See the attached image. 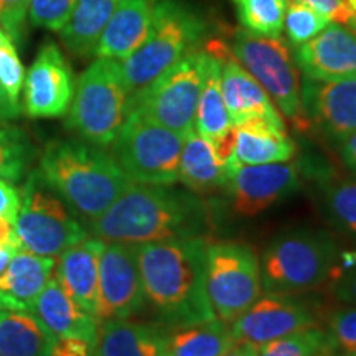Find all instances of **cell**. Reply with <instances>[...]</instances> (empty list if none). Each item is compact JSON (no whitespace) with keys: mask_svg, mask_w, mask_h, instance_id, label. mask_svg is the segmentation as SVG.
Wrapping results in <instances>:
<instances>
[{"mask_svg":"<svg viewBox=\"0 0 356 356\" xmlns=\"http://www.w3.org/2000/svg\"><path fill=\"white\" fill-rule=\"evenodd\" d=\"M300 186V163L277 162L234 168L226 190L239 216H257L296 193Z\"/></svg>","mask_w":356,"mask_h":356,"instance_id":"obj_14","label":"cell"},{"mask_svg":"<svg viewBox=\"0 0 356 356\" xmlns=\"http://www.w3.org/2000/svg\"><path fill=\"white\" fill-rule=\"evenodd\" d=\"M345 3L351 8V10L356 12V0H345Z\"/></svg>","mask_w":356,"mask_h":356,"instance_id":"obj_49","label":"cell"},{"mask_svg":"<svg viewBox=\"0 0 356 356\" xmlns=\"http://www.w3.org/2000/svg\"><path fill=\"white\" fill-rule=\"evenodd\" d=\"M145 307L136 246L106 243L99 257L97 287V322L111 318H131Z\"/></svg>","mask_w":356,"mask_h":356,"instance_id":"obj_12","label":"cell"},{"mask_svg":"<svg viewBox=\"0 0 356 356\" xmlns=\"http://www.w3.org/2000/svg\"><path fill=\"white\" fill-rule=\"evenodd\" d=\"M25 70L15 42L0 26V84L13 106L20 108V92L24 89Z\"/></svg>","mask_w":356,"mask_h":356,"instance_id":"obj_35","label":"cell"},{"mask_svg":"<svg viewBox=\"0 0 356 356\" xmlns=\"http://www.w3.org/2000/svg\"><path fill=\"white\" fill-rule=\"evenodd\" d=\"M38 170L74 215L88 221L99 218L134 184L113 155L83 139L51 140Z\"/></svg>","mask_w":356,"mask_h":356,"instance_id":"obj_3","label":"cell"},{"mask_svg":"<svg viewBox=\"0 0 356 356\" xmlns=\"http://www.w3.org/2000/svg\"><path fill=\"white\" fill-rule=\"evenodd\" d=\"M55 341L32 312L0 310V356H51Z\"/></svg>","mask_w":356,"mask_h":356,"instance_id":"obj_26","label":"cell"},{"mask_svg":"<svg viewBox=\"0 0 356 356\" xmlns=\"http://www.w3.org/2000/svg\"><path fill=\"white\" fill-rule=\"evenodd\" d=\"M13 229L22 249L44 257H58L88 238L74 211L44 181L38 168L26 177Z\"/></svg>","mask_w":356,"mask_h":356,"instance_id":"obj_7","label":"cell"},{"mask_svg":"<svg viewBox=\"0 0 356 356\" xmlns=\"http://www.w3.org/2000/svg\"><path fill=\"white\" fill-rule=\"evenodd\" d=\"M76 0H29V20L35 26L60 33L70 20Z\"/></svg>","mask_w":356,"mask_h":356,"instance_id":"obj_36","label":"cell"},{"mask_svg":"<svg viewBox=\"0 0 356 356\" xmlns=\"http://www.w3.org/2000/svg\"><path fill=\"white\" fill-rule=\"evenodd\" d=\"M233 56L264 88L275 108L291 119L293 126L297 129L310 126L302 108L296 58L284 40L239 30L233 40Z\"/></svg>","mask_w":356,"mask_h":356,"instance_id":"obj_10","label":"cell"},{"mask_svg":"<svg viewBox=\"0 0 356 356\" xmlns=\"http://www.w3.org/2000/svg\"><path fill=\"white\" fill-rule=\"evenodd\" d=\"M73 70L60 47L47 42L30 66L24 81L25 114L35 119L61 118L74 96Z\"/></svg>","mask_w":356,"mask_h":356,"instance_id":"obj_13","label":"cell"},{"mask_svg":"<svg viewBox=\"0 0 356 356\" xmlns=\"http://www.w3.org/2000/svg\"><path fill=\"white\" fill-rule=\"evenodd\" d=\"M106 243L97 238H84L63 251L55 267L58 280L76 304L95 315L99 287V257Z\"/></svg>","mask_w":356,"mask_h":356,"instance_id":"obj_20","label":"cell"},{"mask_svg":"<svg viewBox=\"0 0 356 356\" xmlns=\"http://www.w3.org/2000/svg\"><path fill=\"white\" fill-rule=\"evenodd\" d=\"M233 127L228 109L221 92V55L220 51H207L204 76L200 91L197 113H195L193 131L208 140H216Z\"/></svg>","mask_w":356,"mask_h":356,"instance_id":"obj_27","label":"cell"},{"mask_svg":"<svg viewBox=\"0 0 356 356\" xmlns=\"http://www.w3.org/2000/svg\"><path fill=\"white\" fill-rule=\"evenodd\" d=\"M207 25L197 12L178 0H159L154 6L150 32L126 60L119 61L129 97L155 81L160 74L195 50Z\"/></svg>","mask_w":356,"mask_h":356,"instance_id":"obj_4","label":"cell"},{"mask_svg":"<svg viewBox=\"0 0 356 356\" xmlns=\"http://www.w3.org/2000/svg\"><path fill=\"white\" fill-rule=\"evenodd\" d=\"M236 343L220 318L167 330V356H221Z\"/></svg>","mask_w":356,"mask_h":356,"instance_id":"obj_29","label":"cell"},{"mask_svg":"<svg viewBox=\"0 0 356 356\" xmlns=\"http://www.w3.org/2000/svg\"><path fill=\"white\" fill-rule=\"evenodd\" d=\"M220 55L222 101L233 126L256 118L284 122L280 111L251 73L234 56H225L222 51Z\"/></svg>","mask_w":356,"mask_h":356,"instance_id":"obj_19","label":"cell"},{"mask_svg":"<svg viewBox=\"0 0 356 356\" xmlns=\"http://www.w3.org/2000/svg\"><path fill=\"white\" fill-rule=\"evenodd\" d=\"M2 246L20 248V243H19V239H17L15 229H13L12 222L3 220V218H0V248Z\"/></svg>","mask_w":356,"mask_h":356,"instance_id":"obj_45","label":"cell"},{"mask_svg":"<svg viewBox=\"0 0 356 356\" xmlns=\"http://www.w3.org/2000/svg\"><path fill=\"white\" fill-rule=\"evenodd\" d=\"M340 157L346 168L356 177V132L340 142Z\"/></svg>","mask_w":356,"mask_h":356,"instance_id":"obj_43","label":"cell"},{"mask_svg":"<svg viewBox=\"0 0 356 356\" xmlns=\"http://www.w3.org/2000/svg\"><path fill=\"white\" fill-rule=\"evenodd\" d=\"M299 2H304L307 6L314 7L315 10L327 15L333 24H340L343 26H348L356 13L346 6L345 0H299Z\"/></svg>","mask_w":356,"mask_h":356,"instance_id":"obj_39","label":"cell"},{"mask_svg":"<svg viewBox=\"0 0 356 356\" xmlns=\"http://www.w3.org/2000/svg\"><path fill=\"white\" fill-rule=\"evenodd\" d=\"M29 0H0V26L10 35L13 42H20L25 32Z\"/></svg>","mask_w":356,"mask_h":356,"instance_id":"obj_38","label":"cell"},{"mask_svg":"<svg viewBox=\"0 0 356 356\" xmlns=\"http://www.w3.org/2000/svg\"><path fill=\"white\" fill-rule=\"evenodd\" d=\"M207 291L216 318L231 325L261 297V264L243 243L207 244Z\"/></svg>","mask_w":356,"mask_h":356,"instance_id":"obj_11","label":"cell"},{"mask_svg":"<svg viewBox=\"0 0 356 356\" xmlns=\"http://www.w3.org/2000/svg\"><path fill=\"white\" fill-rule=\"evenodd\" d=\"M204 63L207 51L186 53L149 86L129 97L127 113H136L159 126L186 136L193 131Z\"/></svg>","mask_w":356,"mask_h":356,"instance_id":"obj_9","label":"cell"},{"mask_svg":"<svg viewBox=\"0 0 356 356\" xmlns=\"http://www.w3.org/2000/svg\"><path fill=\"white\" fill-rule=\"evenodd\" d=\"M184 140L181 134L127 113L111 155L137 184L170 186L178 181Z\"/></svg>","mask_w":356,"mask_h":356,"instance_id":"obj_8","label":"cell"},{"mask_svg":"<svg viewBox=\"0 0 356 356\" xmlns=\"http://www.w3.org/2000/svg\"><path fill=\"white\" fill-rule=\"evenodd\" d=\"M89 356H96V353H95V351H92V353H91V355H89Z\"/></svg>","mask_w":356,"mask_h":356,"instance_id":"obj_50","label":"cell"},{"mask_svg":"<svg viewBox=\"0 0 356 356\" xmlns=\"http://www.w3.org/2000/svg\"><path fill=\"white\" fill-rule=\"evenodd\" d=\"M129 91L121 63L97 58L78 78L66 126L99 147L114 142L127 118Z\"/></svg>","mask_w":356,"mask_h":356,"instance_id":"obj_6","label":"cell"},{"mask_svg":"<svg viewBox=\"0 0 356 356\" xmlns=\"http://www.w3.org/2000/svg\"><path fill=\"white\" fill-rule=\"evenodd\" d=\"M297 152L286 124L256 118L234 126V155L231 168L239 165L289 162Z\"/></svg>","mask_w":356,"mask_h":356,"instance_id":"obj_18","label":"cell"},{"mask_svg":"<svg viewBox=\"0 0 356 356\" xmlns=\"http://www.w3.org/2000/svg\"><path fill=\"white\" fill-rule=\"evenodd\" d=\"M35 150L20 127L0 122V178L19 181L29 170Z\"/></svg>","mask_w":356,"mask_h":356,"instance_id":"obj_32","label":"cell"},{"mask_svg":"<svg viewBox=\"0 0 356 356\" xmlns=\"http://www.w3.org/2000/svg\"><path fill=\"white\" fill-rule=\"evenodd\" d=\"M95 351V345L78 337L56 338L51 356H89Z\"/></svg>","mask_w":356,"mask_h":356,"instance_id":"obj_41","label":"cell"},{"mask_svg":"<svg viewBox=\"0 0 356 356\" xmlns=\"http://www.w3.org/2000/svg\"><path fill=\"white\" fill-rule=\"evenodd\" d=\"M346 29H350L351 32L356 33V13L353 15V19H351V22L348 24V26H346Z\"/></svg>","mask_w":356,"mask_h":356,"instance_id":"obj_48","label":"cell"},{"mask_svg":"<svg viewBox=\"0 0 356 356\" xmlns=\"http://www.w3.org/2000/svg\"><path fill=\"white\" fill-rule=\"evenodd\" d=\"M207 244L200 236L136 246L145 304L167 330L216 318L207 291Z\"/></svg>","mask_w":356,"mask_h":356,"instance_id":"obj_1","label":"cell"},{"mask_svg":"<svg viewBox=\"0 0 356 356\" xmlns=\"http://www.w3.org/2000/svg\"><path fill=\"white\" fill-rule=\"evenodd\" d=\"M337 244L325 231L292 229L262 251L261 282L269 293H302L322 286L335 270Z\"/></svg>","mask_w":356,"mask_h":356,"instance_id":"obj_5","label":"cell"},{"mask_svg":"<svg viewBox=\"0 0 356 356\" xmlns=\"http://www.w3.org/2000/svg\"><path fill=\"white\" fill-rule=\"evenodd\" d=\"M19 249L20 248H17V246H2V248H0V275H2L3 270L7 269L8 262H10L13 254H15Z\"/></svg>","mask_w":356,"mask_h":356,"instance_id":"obj_47","label":"cell"},{"mask_svg":"<svg viewBox=\"0 0 356 356\" xmlns=\"http://www.w3.org/2000/svg\"><path fill=\"white\" fill-rule=\"evenodd\" d=\"M96 356H167L163 325L129 318L102 320L95 343Z\"/></svg>","mask_w":356,"mask_h":356,"instance_id":"obj_24","label":"cell"},{"mask_svg":"<svg viewBox=\"0 0 356 356\" xmlns=\"http://www.w3.org/2000/svg\"><path fill=\"white\" fill-rule=\"evenodd\" d=\"M302 108L310 126L340 144L356 132V78L322 81L304 76Z\"/></svg>","mask_w":356,"mask_h":356,"instance_id":"obj_16","label":"cell"},{"mask_svg":"<svg viewBox=\"0 0 356 356\" xmlns=\"http://www.w3.org/2000/svg\"><path fill=\"white\" fill-rule=\"evenodd\" d=\"M323 208L338 229L356 236V178H328L323 185Z\"/></svg>","mask_w":356,"mask_h":356,"instance_id":"obj_33","label":"cell"},{"mask_svg":"<svg viewBox=\"0 0 356 356\" xmlns=\"http://www.w3.org/2000/svg\"><path fill=\"white\" fill-rule=\"evenodd\" d=\"M257 356H337V350L328 330L314 325L261 345Z\"/></svg>","mask_w":356,"mask_h":356,"instance_id":"obj_30","label":"cell"},{"mask_svg":"<svg viewBox=\"0 0 356 356\" xmlns=\"http://www.w3.org/2000/svg\"><path fill=\"white\" fill-rule=\"evenodd\" d=\"M119 0H76L70 20L61 30V40L74 55H96L97 42Z\"/></svg>","mask_w":356,"mask_h":356,"instance_id":"obj_28","label":"cell"},{"mask_svg":"<svg viewBox=\"0 0 356 356\" xmlns=\"http://www.w3.org/2000/svg\"><path fill=\"white\" fill-rule=\"evenodd\" d=\"M332 24L327 15L315 10L299 0L287 2L286 17H284V29H286L289 43L293 47H300L318 35L325 26Z\"/></svg>","mask_w":356,"mask_h":356,"instance_id":"obj_34","label":"cell"},{"mask_svg":"<svg viewBox=\"0 0 356 356\" xmlns=\"http://www.w3.org/2000/svg\"><path fill=\"white\" fill-rule=\"evenodd\" d=\"M208 220L207 208L195 195L134 181L99 218L88 222L101 241L139 246L200 238L208 229Z\"/></svg>","mask_w":356,"mask_h":356,"instance_id":"obj_2","label":"cell"},{"mask_svg":"<svg viewBox=\"0 0 356 356\" xmlns=\"http://www.w3.org/2000/svg\"><path fill=\"white\" fill-rule=\"evenodd\" d=\"M231 175L233 170L221 162L211 140L195 131L186 134L180 154L178 181L193 193L207 195L226 188Z\"/></svg>","mask_w":356,"mask_h":356,"instance_id":"obj_25","label":"cell"},{"mask_svg":"<svg viewBox=\"0 0 356 356\" xmlns=\"http://www.w3.org/2000/svg\"><path fill=\"white\" fill-rule=\"evenodd\" d=\"M55 273V257L19 249L0 275V310L30 312Z\"/></svg>","mask_w":356,"mask_h":356,"instance_id":"obj_23","label":"cell"},{"mask_svg":"<svg viewBox=\"0 0 356 356\" xmlns=\"http://www.w3.org/2000/svg\"><path fill=\"white\" fill-rule=\"evenodd\" d=\"M20 211V191L10 181L0 178V218L15 225Z\"/></svg>","mask_w":356,"mask_h":356,"instance_id":"obj_40","label":"cell"},{"mask_svg":"<svg viewBox=\"0 0 356 356\" xmlns=\"http://www.w3.org/2000/svg\"><path fill=\"white\" fill-rule=\"evenodd\" d=\"M315 315L304 302L287 293L262 296L231 323L234 341L261 346L304 328L314 327Z\"/></svg>","mask_w":356,"mask_h":356,"instance_id":"obj_15","label":"cell"},{"mask_svg":"<svg viewBox=\"0 0 356 356\" xmlns=\"http://www.w3.org/2000/svg\"><path fill=\"white\" fill-rule=\"evenodd\" d=\"M20 114V108L13 106L8 96L3 91L2 84H0V122H8L12 119H17Z\"/></svg>","mask_w":356,"mask_h":356,"instance_id":"obj_44","label":"cell"},{"mask_svg":"<svg viewBox=\"0 0 356 356\" xmlns=\"http://www.w3.org/2000/svg\"><path fill=\"white\" fill-rule=\"evenodd\" d=\"M296 63L304 76L322 81L356 78V33L332 24L297 47Z\"/></svg>","mask_w":356,"mask_h":356,"instance_id":"obj_17","label":"cell"},{"mask_svg":"<svg viewBox=\"0 0 356 356\" xmlns=\"http://www.w3.org/2000/svg\"><path fill=\"white\" fill-rule=\"evenodd\" d=\"M337 353L343 356H356V307L348 305L338 309L327 320Z\"/></svg>","mask_w":356,"mask_h":356,"instance_id":"obj_37","label":"cell"},{"mask_svg":"<svg viewBox=\"0 0 356 356\" xmlns=\"http://www.w3.org/2000/svg\"><path fill=\"white\" fill-rule=\"evenodd\" d=\"M259 346L246 343V341H236L228 351H225L221 356H257Z\"/></svg>","mask_w":356,"mask_h":356,"instance_id":"obj_46","label":"cell"},{"mask_svg":"<svg viewBox=\"0 0 356 356\" xmlns=\"http://www.w3.org/2000/svg\"><path fill=\"white\" fill-rule=\"evenodd\" d=\"M289 0H233L239 24L261 37L280 38Z\"/></svg>","mask_w":356,"mask_h":356,"instance_id":"obj_31","label":"cell"},{"mask_svg":"<svg viewBox=\"0 0 356 356\" xmlns=\"http://www.w3.org/2000/svg\"><path fill=\"white\" fill-rule=\"evenodd\" d=\"M30 312L42 320L56 338L78 337L92 345L96 343L99 322L95 315L88 314L71 299L55 273L40 292Z\"/></svg>","mask_w":356,"mask_h":356,"instance_id":"obj_21","label":"cell"},{"mask_svg":"<svg viewBox=\"0 0 356 356\" xmlns=\"http://www.w3.org/2000/svg\"><path fill=\"white\" fill-rule=\"evenodd\" d=\"M333 296L345 305L356 307V267L340 275L333 284Z\"/></svg>","mask_w":356,"mask_h":356,"instance_id":"obj_42","label":"cell"},{"mask_svg":"<svg viewBox=\"0 0 356 356\" xmlns=\"http://www.w3.org/2000/svg\"><path fill=\"white\" fill-rule=\"evenodd\" d=\"M154 0H119L97 42L96 56L122 61L139 50L150 32Z\"/></svg>","mask_w":356,"mask_h":356,"instance_id":"obj_22","label":"cell"}]
</instances>
